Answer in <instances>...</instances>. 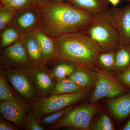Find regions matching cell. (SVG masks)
I'll list each match as a JSON object with an SVG mask.
<instances>
[{"instance_id": "obj_1", "label": "cell", "mask_w": 130, "mask_h": 130, "mask_svg": "<svg viewBox=\"0 0 130 130\" xmlns=\"http://www.w3.org/2000/svg\"><path fill=\"white\" fill-rule=\"evenodd\" d=\"M41 27L53 37L83 32L94 16L67 2L37 3Z\"/></svg>"}, {"instance_id": "obj_2", "label": "cell", "mask_w": 130, "mask_h": 130, "mask_svg": "<svg viewBox=\"0 0 130 130\" xmlns=\"http://www.w3.org/2000/svg\"><path fill=\"white\" fill-rule=\"evenodd\" d=\"M54 39L59 60L70 61L96 71L99 68L98 58L103 51L93 39L83 32L64 34L54 37Z\"/></svg>"}, {"instance_id": "obj_3", "label": "cell", "mask_w": 130, "mask_h": 130, "mask_svg": "<svg viewBox=\"0 0 130 130\" xmlns=\"http://www.w3.org/2000/svg\"><path fill=\"white\" fill-rule=\"evenodd\" d=\"M107 12L94 16L92 23L83 32L93 39L103 51L115 52L121 43Z\"/></svg>"}, {"instance_id": "obj_4", "label": "cell", "mask_w": 130, "mask_h": 130, "mask_svg": "<svg viewBox=\"0 0 130 130\" xmlns=\"http://www.w3.org/2000/svg\"><path fill=\"white\" fill-rule=\"evenodd\" d=\"M89 93V89H85L75 93L49 96L33 103L30 105V110L40 119L79 102Z\"/></svg>"}, {"instance_id": "obj_5", "label": "cell", "mask_w": 130, "mask_h": 130, "mask_svg": "<svg viewBox=\"0 0 130 130\" xmlns=\"http://www.w3.org/2000/svg\"><path fill=\"white\" fill-rule=\"evenodd\" d=\"M98 111V108L94 104L81 105L73 108L57 123L47 128L49 130L64 128L88 130L93 117Z\"/></svg>"}, {"instance_id": "obj_6", "label": "cell", "mask_w": 130, "mask_h": 130, "mask_svg": "<svg viewBox=\"0 0 130 130\" xmlns=\"http://www.w3.org/2000/svg\"><path fill=\"white\" fill-rule=\"evenodd\" d=\"M8 82L23 100L31 105L38 100L28 69L3 67Z\"/></svg>"}, {"instance_id": "obj_7", "label": "cell", "mask_w": 130, "mask_h": 130, "mask_svg": "<svg viewBox=\"0 0 130 130\" xmlns=\"http://www.w3.org/2000/svg\"><path fill=\"white\" fill-rule=\"evenodd\" d=\"M97 78L95 89L91 96L90 101L94 103L104 98L113 99L128 92L125 85L107 72L98 69Z\"/></svg>"}, {"instance_id": "obj_8", "label": "cell", "mask_w": 130, "mask_h": 130, "mask_svg": "<svg viewBox=\"0 0 130 130\" xmlns=\"http://www.w3.org/2000/svg\"><path fill=\"white\" fill-rule=\"evenodd\" d=\"M23 100L1 102L0 112L3 118L13 123L20 129H25L30 106Z\"/></svg>"}, {"instance_id": "obj_9", "label": "cell", "mask_w": 130, "mask_h": 130, "mask_svg": "<svg viewBox=\"0 0 130 130\" xmlns=\"http://www.w3.org/2000/svg\"><path fill=\"white\" fill-rule=\"evenodd\" d=\"M1 60L3 67L28 69L31 67L21 38L5 48L2 53Z\"/></svg>"}, {"instance_id": "obj_10", "label": "cell", "mask_w": 130, "mask_h": 130, "mask_svg": "<svg viewBox=\"0 0 130 130\" xmlns=\"http://www.w3.org/2000/svg\"><path fill=\"white\" fill-rule=\"evenodd\" d=\"M38 99L50 95L54 88L56 79L45 65L32 67L28 69Z\"/></svg>"}, {"instance_id": "obj_11", "label": "cell", "mask_w": 130, "mask_h": 130, "mask_svg": "<svg viewBox=\"0 0 130 130\" xmlns=\"http://www.w3.org/2000/svg\"><path fill=\"white\" fill-rule=\"evenodd\" d=\"M107 13L118 32L121 44H130V4L121 8H112Z\"/></svg>"}, {"instance_id": "obj_12", "label": "cell", "mask_w": 130, "mask_h": 130, "mask_svg": "<svg viewBox=\"0 0 130 130\" xmlns=\"http://www.w3.org/2000/svg\"><path fill=\"white\" fill-rule=\"evenodd\" d=\"M12 23L23 36L34 32L37 29L41 28L40 16L36 6L33 5L17 11Z\"/></svg>"}, {"instance_id": "obj_13", "label": "cell", "mask_w": 130, "mask_h": 130, "mask_svg": "<svg viewBox=\"0 0 130 130\" xmlns=\"http://www.w3.org/2000/svg\"><path fill=\"white\" fill-rule=\"evenodd\" d=\"M35 37L44 58L45 65L59 60L58 48L54 37L41 27L34 31Z\"/></svg>"}, {"instance_id": "obj_14", "label": "cell", "mask_w": 130, "mask_h": 130, "mask_svg": "<svg viewBox=\"0 0 130 130\" xmlns=\"http://www.w3.org/2000/svg\"><path fill=\"white\" fill-rule=\"evenodd\" d=\"M21 38L29 59L31 67L45 65L44 58L34 32L23 35Z\"/></svg>"}, {"instance_id": "obj_15", "label": "cell", "mask_w": 130, "mask_h": 130, "mask_svg": "<svg viewBox=\"0 0 130 130\" xmlns=\"http://www.w3.org/2000/svg\"><path fill=\"white\" fill-rule=\"evenodd\" d=\"M66 2L94 16L106 12L110 9L108 0H67Z\"/></svg>"}, {"instance_id": "obj_16", "label": "cell", "mask_w": 130, "mask_h": 130, "mask_svg": "<svg viewBox=\"0 0 130 130\" xmlns=\"http://www.w3.org/2000/svg\"><path fill=\"white\" fill-rule=\"evenodd\" d=\"M110 111L119 120H123L130 115V93L112 99L108 104Z\"/></svg>"}, {"instance_id": "obj_17", "label": "cell", "mask_w": 130, "mask_h": 130, "mask_svg": "<svg viewBox=\"0 0 130 130\" xmlns=\"http://www.w3.org/2000/svg\"><path fill=\"white\" fill-rule=\"evenodd\" d=\"M68 77L83 88L89 89L95 85L97 72L87 68L80 67Z\"/></svg>"}, {"instance_id": "obj_18", "label": "cell", "mask_w": 130, "mask_h": 130, "mask_svg": "<svg viewBox=\"0 0 130 130\" xmlns=\"http://www.w3.org/2000/svg\"><path fill=\"white\" fill-rule=\"evenodd\" d=\"M83 89H84L68 77L56 79L54 88L49 96L75 93Z\"/></svg>"}, {"instance_id": "obj_19", "label": "cell", "mask_w": 130, "mask_h": 130, "mask_svg": "<svg viewBox=\"0 0 130 130\" xmlns=\"http://www.w3.org/2000/svg\"><path fill=\"white\" fill-rule=\"evenodd\" d=\"M79 67L70 61L59 60L55 63L54 67L50 70L51 75L56 80L69 76Z\"/></svg>"}, {"instance_id": "obj_20", "label": "cell", "mask_w": 130, "mask_h": 130, "mask_svg": "<svg viewBox=\"0 0 130 130\" xmlns=\"http://www.w3.org/2000/svg\"><path fill=\"white\" fill-rule=\"evenodd\" d=\"M116 53L115 71L120 73L130 68V44H121Z\"/></svg>"}, {"instance_id": "obj_21", "label": "cell", "mask_w": 130, "mask_h": 130, "mask_svg": "<svg viewBox=\"0 0 130 130\" xmlns=\"http://www.w3.org/2000/svg\"><path fill=\"white\" fill-rule=\"evenodd\" d=\"M22 34L13 23L3 30L1 37V47L4 48L21 39Z\"/></svg>"}, {"instance_id": "obj_22", "label": "cell", "mask_w": 130, "mask_h": 130, "mask_svg": "<svg viewBox=\"0 0 130 130\" xmlns=\"http://www.w3.org/2000/svg\"><path fill=\"white\" fill-rule=\"evenodd\" d=\"M116 53L115 51H103L97 59L98 68L101 70L110 72L115 71Z\"/></svg>"}, {"instance_id": "obj_23", "label": "cell", "mask_w": 130, "mask_h": 130, "mask_svg": "<svg viewBox=\"0 0 130 130\" xmlns=\"http://www.w3.org/2000/svg\"><path fill=\"white\" fill-rule=\"evenodd\" d=\"M7 78L1 69L0 73V101H9L19 99L15 96L8 83Z\"/></svg>"}, {"instance_id": "obj_24", "label": "cell", "mask_w": 130, "mask_h": 130, "mask_svg": "<svg viewBox=\"0 0 130 130\" xmlns=\"http://www.w3.org/2000/svg\"><path fill=\"white\" fill-rule=\"evenodd\" d=\"M73 108V106H70L47 116L42 117L40 119V123L45 129L48 128L57 123Z\"/></svg>"}, {"instance_id": "obj_25", "label": "cell", "mask_w": 130, "mask_h": 130, "mask_svg": "<svg viewBox=\"0 0 130 130\" xmlns=\"http://www.w3.org/2000/svg\"><path fill=\"white\" fill-rule=\"evenodd\" d=\"M16 11L11 10L1 6L0 30L3 31L12 21Z\"/></svg>"}, {"instance_id": "obj_26", "label": "cell", "mask_w": 130, "mask_h": 130, "mask_svg": "<svg viewBox=\"0 0 130 130\" xmlns=\"http://www.w3.org/2000/svg\"><path fill=\"white\" fill-rule=\"evenodd\" d=\"M35 5L32 0H12L3 7L14 11H19Z\"/></svg>"}, {"instance_id": "obj_27", "label": "cell", "mask_w": 130, "mask_h": 130, "mask_svg": "<svg viewBox=\"0 0 130 130\" xmlns=\"http://www.w3.org/2000/svg\"><path fill=\"white\" fill-rule=\"evenodd\" d=\"M94 130H113L114 127L111 120L106 115H103L93 126Z\"/></svg>"}, {"instance_id": "obj_28", "label": "cell", "mask_w": 130, "mask_h": 130, "mask_svg": "<svg viewBox=\"0 0 130 130\" xmlns=\"http://www.w3.org/2000/svg\"><path fill=\"white\" fill-rule=\"evenodd\" d=\"M26 130H44L40 123V119L38 118L30 110L28 112L26 120Z\"/></svg>"}, {"instance_id": "obj_29", "label": "cell", "mask_w": 130, "mask_h": 130, "mask_svg": "<svg viewBox=\"0 0 130 130\" xmlns=\"http://www.w3.org/2000/svg\"><path fill=\"white\" fill-rule=\"evenodd\" d=\"M120 73L118 76L119 81L130 88V68Z\"/></svg>"}, {"instance_id": "obj_30", "label": "cell", "mask_w": 130, "mask_h": 130, "mask_svg": "<svg viewBox=\"0 0 130 130\" xmlns=\"http://www.w3.org/2000/svg\"><path fill=\"white\" fill-rule=\"evenodd\" d=\"M19 128L14 124L7 120L1 119L0 120V130H18Z\"/></svg>"}, {"instance_id": "obj_31", "label": "cell", "mask_w": 130, "mask_h": 130, "mask_svg": "<svg viewBox=\"0 0 130 130\" xmlns=\"http://www.w3.org/2000/svg\"><path fill=\"white\" fill-rule=\"evenodd\" d=\"M109 3H111L113 7H116L120 2V0H108Z\"/></svg>"}, {"instance_id": "obj_32", "label": "cell", "mask_w": 130, "mask_h": 130, "mask_svg": "<svg viewBox=\"0 0 130 130\" xmlns=\"http://www.w3.org/2000/svg\"><path fill=\"white\" fill-rule=\"evenodd\" d=\"M122 130H130V118L124 126L123 127Z\"/></svg>"}, {"instance_id": "obj_33", "label": "cell", "mask_w": 130, "mask_h": 130, "mask_svg": "<svg viewBox=\"0 0 130 130\" xmlns=\"http://www.w3.org/2000/svg\"><path fill=\"white\" fill-rule=\"evenodd\" d=\"M12 0H1V6H5L9 3Z\"/></svg>"}, {"instance_id": "obj_34", "label": "cell", "mask_w": 130, "mask_h": 130, "mask_svg": "<svg viewBox=\"0 0 130 130\" xmlns=\"http://www.w3.org/2000/svg\"><path fill=\"white\" fill-rule=\"evenodd\" d=\"M50 1V0H38L37 3H46Z\"/></svg>"}, {"instance_id": "obj_35", "label": "cell", "mask_w": 130, "mask_h": 130, "mask_svg": "<svg viewBox=\"0 0 130 130\" xmlns=\"http://www.w3.org/2000/svg\"><path fill=\"white\" fill-rule=\"evenodd\" d=\"M67 0H50V1L53 2H66Z\"/></svg>"}, {"instance_id": "obj_36", "label": "cell", "mask_w": 130, "mask_h": 130, "mask_svg": "<svg viewBox=\"0 0 130 130\" xmlns=\"http://www.w3.org/2000/svg\"><path fill=\"white\" fill-rule=\"evenodd\" d=\"M32 1L33 2V3H34V5H36L38 2V0H32Z\"/></svg>"}, {"instance_id": "obj_37", "label": "cell", "mask_w": 130, "mask_h": 130, "mask_svg": "<svg viewBox=\"0 0 130 130\" xmlns=\"http://www.w3.org/2000/svg\"><path fill=\"white\" fill-rule=\"evenodd\" d=\"M126 1H130V0H125Z\"/></svg>"}]
</instances>
